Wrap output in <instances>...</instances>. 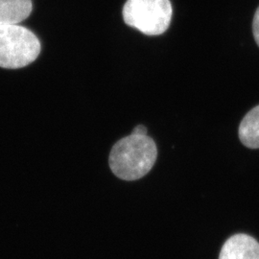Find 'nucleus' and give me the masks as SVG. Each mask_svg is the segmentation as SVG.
<instances>
[{
  "mask_svg": "<svg viewBox=\"0 0 259 259\" xmlns=\"http://www.w3.org/2000/svg\"><path fill=\"white\" fill-rule=\"evenodd\" d=\"M157 157V145L153 139L131 134L112 147L109 163L115 176L124 181H136L148 174Z\"/></svg>",
  "mask_w": 259,
  "mask_h": 259,
  "instance_id": "obj_1",
  "label": "nucleus"
},
{
  "mask_svg": "<svg viewBox=\"0 0 259 259\" xmlns=\"http://www.w3.org/2000/svg\"><path fill=\"white\" fill-rule=\"evenodd\" d=\"M39 53L40 42L33 32L19 24H0V67H24Z\"/></svg>",
  "mask_w": 259,
  "mask_h": 259,
  "instance_id": "obj_2",
  "label": "nucleus"
},
{
  "mask_svg": "<svg viewBox=\"0 0 259 259\" xmlns=\"http://www.w3.org/2000/svg\"><path fill=\"white\" fill-rule=\"evenodd\" d=\"M172 14L169 0H128L123 8L126 24L148 36L163 34L169 27Z\"/></svg>",
  "mask_w": 259,
  "mask_h": 259,
  "instance_id": "obj_3",
  "label": "nucleus"
},
{
  "mask_svg": "<svg viewBox=\"0 0 259 259\" xmlns=\"http://www.w3.org/2000/svg\"><path fill=\"white\" fill-rule=\"evenodd\" d=\"M219 259H259V243L247 234H235L226 241Z\"/></svg>",
  "mask_w": 259,
  "mask_h": 259,
  "instance_id": "obj_4",
  "label": "nucleus"
},
{
  "mask_svg": "<svg viewBox=\"0 0 259 259\" xmlns=\"http://www.w3.org/2000/svg\"><path fill=\"white\" fill-rule=\"evenodd\" d=\"M31 0H0V24H19L32 12Z\"/></svg>",
  "mask_w": 259,
  "mask_h": 259,
  "instance_id": "obj_5",
  "label": "nucleus"
},
{
  "mask_svg": "<svg viewBox=\"0 0 259 259\" xmlns=\"http://www.w3.org/2000/svg\"><path fill=\"white\" fill-rule=\"evenodd\" d=\"M239 139L248 148H259V105L250 110L241 121Z\"/></svg>",
  "mask_w": 259,
  "mask_h": 259,
  "instance_id": "obj_6",
  "label": "nucleus"
},
{
  "mask_svg": "<svg viewBox=\"0 0 259 259\" xmlns=\"http://www.w3.org/2000/svg\"><path fill=\"white\" fill-rule=\"evenodd\" d=\"M252 31H253V37L259 47V7L255 12L253 22H252Z\"/></svg>",
  "mask_w": 259,
  "mask_h": 259,
  "instance_id": "obj_7",
  "label": "nucleus"
},
{
  "mask_svg": "<svg viewBox=\"0 0 259 259\" xmlns=\"http://www.w3.org/2000/svg\"><path fill=\"white\" fill-rule=\"evenodd\" d=\"M132 135H137V136H147V129L145 126L143 125H139L137 127H135V129L133 130Z\"/></svg>",
  "mask_w": 259,
  "mask_h": 259,
  "instance_id": "obj_8",
  "label": "nucleus"
}]
</instances>
